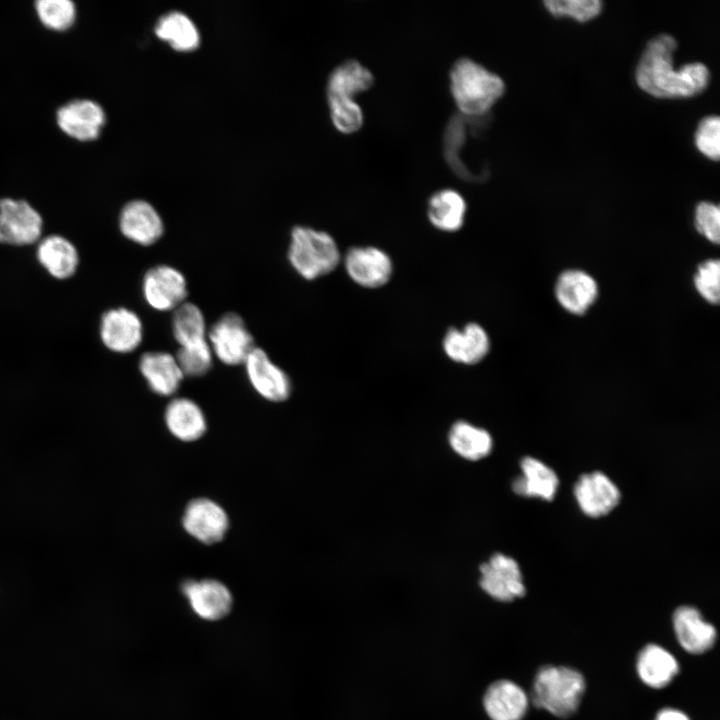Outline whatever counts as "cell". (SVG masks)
I'll list each match as a JSON object with an SVG mask.
<instances>
[{
  "label": "cell",
  "mask_w": 720,
  "mask_h": 720,
  "mask_svg": "<svg viewBox=\"0 0 720 720\" xmlns=\"http://www.w3.org/2000/svg\"><path fill=\"white\" fill-rule=\"evenodd\" d=\"M676 39L658 34L650 39L637 63L635 81L645 93L662 99L689 98L702 93L710 81V71L701 62L674 68Z\"/></svg>",
  "instance_id": "6da1fadb"
},
{
  "label": "cell",
  "mask_w": 720,
  "mask_h": 720,
  "mask_svg": "<svg viewBox=\"0 0 720 720\" xmlns=\"http://www.w3.org/2000/svg\"><path fill=\"white\" fill-rule=\"evenodd\" d=\"M449 87L458 113L469 117L490 114L506 88L499 75L468 57L457 59L451 66Z\"/></svg>",
  "instance_id": "7a4b0ae2"
},
{
  "label": "cell",
  "mask_w": 720,
  "mask_h": 720,
  "mask_svg": "<svg viewBox=\"0 0 720 720\" xmlns=\"http://www.w3.org/2000/svg\"><path fill=\"white\" fill-rule=\"evenodd\" d=\"M287 258L302 278L315 280L334 271L342 256L337 242L328 232L295 226L290 233Z\"/></svg>",
  "instance_id": "3957f363"
},
{
  "label": "cell",
  "mask_w": 720,
  "mask_h": 720,
  "mask_svg": "<svg viewBox=\"0 0 720 720\" xmlns=\"http://www.w3.org/2000/svg\"><path fill=\"white\" fill-rule=\"evenodd\" d=\"M583 675L570 667L547 665L536 674L532 701L549 713L567 718L577 710L583 693Z\"/></svg>",
  "instance_id": "277c9868"
},
{
  "label": "cell",
  "mask_w": 720,
  "mask_h": 720,
  "mask_svg": "<svg viewBox=\"0 0 720 720\" xmlns=\"http://www.w3.org/2000/svg\"><path fill=\"white\" fill-rule=\"evenodd\" d=\"M212 353L229 366L244 364L254 346V339L244 320L235 312L223 314L207 332Z\"/></svg>",
  "instance_id": "5b68a950"
},
{
  "label": "cell",
  "mask_w": 720,
  "mask_h": 720,
  "mask_svg": "<svg viewBox=\"0 0 720 720\" xmlns=\"http://www.w3.org/2000/svg\"><path fill=\"white\" fill-rule=\"evenodd\" d=\"M142 293L146 303L160 312L174 311L185 302L187 282L176 268L159 264L146 271L142 279Z\"/></svg>",
  "instance_id": "8992f818"
},
{
  "label": "cell",
  "mask_w": 720,
  "mask_h": 720,
  "mask_svg": "<svg viewBox=\"0 0 720 720\" xmlns=\"http://www.w3.org/2000/svg\"><path fill=\"white\" fill-rule=\"evenodd\" d=\"M43 220L26 200L0 199V243L29 245L40 238Z\"/></svg>",
  "instance_id": "52a82bcc"
},
{
  "label": "cell",
  "mask_w": 720,
  "mask_h": 720,
  "mask_svg": "<svg viewBox=\"0 0 720 720\" xmlns=\"http://www.w3.org/2000/svg\"><path fill=\"white\" fill-rule=\"evenodd\" d=\"M343 264L349 278L363 288L383 287L393 274L391 257L375 246L349 248L343 257Z\"/></svg>",
  "instance_id": "ba28073f"
},
{
  "label": "cell",
  "mask_w": 720,
  "mask_h": 720,
  "mask_svg": "<svg viewBox=\"0 0 720 720\" xmlns=\"http://www.w3.org/2000/svg\"><path fill=\"white\" fill-rule=\"evenodd\" d=\"M182 525L191 537L211 545L224 538L229 529V518L217 502L208 498H196L185 507Z\"/></svg>",
  "instance_id": "9c48e42d"
},
{
  "label": "cell",
  "mask_w": 720,
  "mask_h": 720,
  "mask_svg": "<svg viewBox=\"0 0 720 720\" xmlns=\"http://www.w3.org/2000/svg\"><path fill=\"white\" fill-rule=\"evenodd\" d=\"M480 573L481 588L495 600L510 602L526 593L520 567L512 557L496 553L480 566Z\"/></svg>",
  "instance_id": "30bf717a"
},
{
  "label": "cell",
  "mask_w": 720,
  "mask_h": 720,
  "mask_svg": "<svg viewBox=\"0 0 720 720\" xmlns=\"http://www.w3.org/2000/svg\"><path fill=\"white\" fill-rule=\"evenodd\" d=\"M244 365L250 385L262 398L271 402L289 398L292 384L288 374L263 349L254 347Z\"/></svg>",
  "instance_id": "8fae6325"
},
{
  "label": "cell",
  "mask_w": 720,
  "mask_h": 720,
  "mask_svg": "<svg viewBox=\"0 0 720 720\" xmlns=\"http://www.w3.org/2000/svg\"><path fill=\"white\" fill-rule=\"evenodd\" d=\"M56 122L67 136L77 141L88 142L100 135L106 123V114L96 101L74 99L58 108Z\"/></svg>",
  "instance_id": "7c38bea8"
},
{
  "label": "cell",
  "mask_w": 720,
  "mask_h": 720,
  "mask_svg": "<svg viewBox=\"0 0 720 720\" xmlns=\"http://www.w3.org/2000/svg\"><path fill=\"white\" fill-rule=\"evenodd\" d=\"M182 593L192 611L207 621L223 619L232 609L230 590L215 579L187 580L182 584Z\"/></svg>",
  "instance_id": "4fadbf2b"
},
{
  "label": "cell",
  "mask_w": 720,
  "mask_h": 720,
  "mask_svg": "<svg viewBox=\"0 0 720 720\" xmlns=\"http://www.w3.org/2000/svg\"><path fill=\"white\" fill-rule=\"evenodd\" d=\"M574 496L581 511L592 518L610 513L621 498L616 484L600 471L581 475L574 486Z\"/></svg>",
  "instance_id": "5bb4252c"
},
{
  "label": "cell",
  "mask_w": 720,
  "mask_h": 720,
  "mask_svg": "<svg viewBox=\"0 0 720 720\" xmlns=\"http://www.w3.org/2000/svg\"><path fill=\"white\" fill-rule=\"evenodd\" d=\"M100 337L103 344L113 352H132L142 342L141 319L127 308L110 309L101 318Z\"/></svg>",
  "instance_id": "9a60e30c"
},
{
  "label": "cell",
  "mask_w": 720,
  "mask_h": 720,
  "mask_svg": "<svg viewBox=\"0 0 720 720\" xmlns=\"http://www.w3.org/2000/svg\"><path fill=\"white\" fill-rule=\"evenodd\" d=\"M442 348L453 362L463 365H475L489 353L490 338L486 330L478 323L469 322L462 328L447 329Z\"/></svg>",
  "instance_id": "2e32d148"
},
{
  "label": "cell",
  "mask_w": 720,
  "mask_h": 720,
  "mask_svg": "<svg viewBox=\"0 0 720 720\" xmlns=\"http://www.w3.org/2000/svg\"><path fill=\"white\" fill-rule=\"evenodd\" d=\"M119 228L128 240L142 246L156 243L164 233L161 216L144 200H132L123 206L119 216Z\"/></svg>",
  "instance_id": "e0dca14e"
},
{
  "label": "cell",
  "mask_w": 720,
  "mask_h": 720,
  "mask_svg": "<svg viewBox=\"0 0 720 720\" xmlns=\"http://www.w3.org/2000/svg\"><path fill=\"white\" fill-rule=\"evenodd\" d=\"M673 628L679 644L691 654H702L716 640V629L705 621L698 609L680 606L673 614Z\"/></svg>",
  "instance_id": "ac0fdd59"
},
{
  "label": "cell",
  "mask_w": 720,
  "mask_h": 720,
  "mask_svg": "<svg viewBox=\"0 0 720 720\" xmlns=\"http://www.w3.org/2000/svg\"><path fill=\"white\" fill-rule=\"evenodd\" d=\"M483 706L491 720H522L528 709V697L519 685L502 679L487 688Z\"/></svg>",
  "instance_id": "d6986e66"
},
{
  "label": "cell",
  "mask_w": 720,
  "mask_h": 720,
  "mask_svg": "<svg viewBox=\"0 0 720 720\" xmlns=\"http://www.w3.org/2000/svg\"><path fill=\"white\" fill-rule=\"evenodd\" d=\"M139 370L150 390L160 396L173 395L184 378L175 356L163 351L142 354Z\"/></svg>",
  "instance_id": "ffe728a7"
},
{
  "label": "cell",
  "mask_w": 720,
  "mask_h": 720,
  "mask_svg": "<svg viewBox=\"0 0 720 720\" xmlns=\"http://www.w3.org/2000/svg\"><path fill=\"white\" fill-rule=\"evenodd\" d=\"M164 420L169 432L184 442L200 439L207 430V421L200 406L184 397L175 398L168 403Z\"/></svg>",
  "instance_id": "44dd1931"
},
{
  "label": "cell",
  "mask_w": 720,
  "mask_h": 720,
  "mask_svg": "<svg viewBox=\"0 0 720 720\" xmlns=\"http://www.w3.org/2000/svg\"><path fill=\"white\" fill-rule=\"evenodd\" d=\"M374 84L372 72L361 62L348 59L337 65L327 81V100H354V97L370 89Z\"/></svg>",
  "instance_id": "7402d4cb"
},
{
  "label": "cell",
  "mask_w": 720,
  "mask_h": 720,
  "mask_svg": "<svg viewBox=\"0 0 720 720\" xmlns=\"http://www.w3.org/2000/svg\"><path fill=\"white\" fill-rule=\"evenodd\" d=\"M522 475L514 479L513 491L524 497L551 501L555 497L559 479L555 471L540 460L527 456L521 461Z\"/></svg>",
  "instance_id": "603a6c76"
},
{
  "label": "cell",
  "mask_w": 720,
  "mask_h": 720,
  "mask_svg": "<svg viewBox=\"0 0 720 720\" xmlns=\"http://www.w3.org/2000/svg\"><path fill=\"white\" fill-rule=\"evenodd\" d=\"M555 294L565 310L582 314L594 303L598 287L595 280L586 272L568 270L559 276Z\"/></svg>",
  "instance_id": "cb8c5ba5"
},
{
  "label": "cell",
  "mask_w": 720,
  "mask_h": 720,
  "mask_svg": "<svg viewBox=\"0 0 720 720\" xmlns=\"http://www.w3.org/2000/svg\"><path fill=\"white\" fill-rule=\"evenodd\" d=\"M467 204L455 189L444 188L434 192L427 203V217L436 229L456 232L465 222Z\"/></svg>",
  "instance_id": "d4e9b609"
},
{
  "label": "cell",
  "mask_w": 720,
  "mask_h": 720,
  "mask_svg": "<svg viewBox=\"0 0 720 720\" xmlns=\"http://www.w3.org/2000/svg\"><path fill=\"white\" fill-rule=\"evenodd\" d=\"M636 668L642 682L656 689L667 686L679 671L676 658L656 644H648L640 651Z\"/></svg>",
  "instance_id": "484cf974"
},
{
  "label": "cell",
  "mask_w": 720,
  "mask_h": 720,
  "mask_svg": "<svg viewBox=\"0 0 720 720\" xmlns=\"http://www.w3.org/2000/svg\"><path fill=\"white\" fill-rule=\"evenodd\" d=\"M37 259L47 272L57 279L72 276L79 263L75 246L59 235H51L40 241Z\"/></svg>",
  "instance_id": "4316f807"
},
{
  "label": "cell",
  "mask_w": 720,
  "mask_h": 720,
  "mask_svg": "<svg viewBox=\"0 0 720 720\" xmlns=\"http://www.w3.org/2000/svg\"><path fill=\"white\" fill-rule=\"evenodd\" d=\"M154 32L159 39L179 52L193 51L200 44L197 27L187 15L179 11L162 15L156 22Z\"/></svg>",
  "instance_id": "83f0119b"
},
{
  "label": "cell",
  "mask_w": 720,
  "mask_h": 720,
  "mask_svg": "<svg viewBox=\"0 0 720 720\" xmlns=\"http://www.w3.org/2000/svg\"><path fill=\"white\" fill-rule=\"evenodd\" d=\"M452 449L461 457L477 461L492 450L493 441L488 431L466 421H457L448 435Z\"/></svg>",
  "instance_id": "f1b7e54d"
},
{
  "label": "cell",
  "mask_w": 720,
  "mask_h": 720,
  "mask_svg": "<svg viewBox=\"0 0 720 720\" xmlns=\"http://www.w3.org/2000/svg\"><path fill=\"white\" fill-rule=\"evenodd\" d=\"M171 328L179 347L207 341L204 315L200 308L193 303L184 302L173 311Z\"/></svg>",
  "instance_id": "f546056e"
},
{
  "label": "cell",
  "mask_w": 720,
  "mask_h": 720,
  "mask_svg": "<svg viewBox=\"0 0 720 720\" xmlns=\"http://www.w3.org/2000/svg\"><path fill=\"white\" fill-rule=\"evenodd\" d=\"M35 11L40 22L53 31L69 29L76 19V7L70 0H37Z\"/></svg>",
  "instance_id": "4dcf8cb0"
},
{
  "label": "cell",
  "mask_w": 720,
  "mask_h": 720,
  "mask_svg": "<svg viewBox=\"0 0 720 720\" xmlns=\"http://www.w3.org/2000/svg\"><path fill=\"white\" fill-rule=\"evenodd\" d=\"M175 359L184 376L200 377L212 367L213 353L208 341L179 347Z\"/></svg>",
  "instance_id": "1f68e13d"
},
{
  "label": "cell",
  "mask_w": 720,
  "mask_h": 720,
  "mask_svg": "<svg viewBox=\"0 0 720 720\" xmlns=\"http://www.w3.org/2000/svg\"><path fill=\"white\" fill-rule=\"evenodd\" d=\"M543 4L553 17H570L578 22L594 19L603 9L599 0H547Z\"/></svg>",
  "instance_id": "d6a6232c"
},
{
  "label": "cell",
  "mask_w": 720,
  "mask_h": 720,
  "mask_svg": "<svg viewBox=\"0 0 720 720\" xmlns=\"http://www.w3.org/2000/svg\"><path fill=\"white\" fill-rule=\"evenodd\" d=\"M328 106L332 123L341 133L351 134L362 127L363 111L355 100H330Z\"/></svg>",
  "instance_id": "836d02e7"
},
{
  "label": "cell",
  "mask_w": 720,
  "mask_h": 720,
  "mask_svg": "<svg viewBox=\"0 0 720 720\" xmlns=\"http://www.w3.org/2000/svg\"><path fill=\"white\" fill-rule=\"evenodd\" d=\"M695 146L700 153L710 160L718 161L720 157V119L709 115L700 120L695 135Z\"/></svg>",
  "instance_id": "e575fe53"
},
{
  "label": "cell",
  "mask_w": 720,
  "mask_h": 720,
  "mask_svg": "<svg viewBox=\"0 0 720 720\" xmlns=\"http://www.w3.org/2000/svg\"><path fill=\"white\" fill-rule=\"evenodd\" d=\"M720 263L716 259L707 260L697 270L694 283L698 293L709 303L717 304L720 296Z\"/></svg>",
  "instance_id": "d590c367"
},
{
  "label": "cell",
  "mask_w": 720,
  "mask_h": 720,
  "mask_svg": "<svg viewBox=\"0 0 720 720\" xmlns=\"http://www.w3.org/2000/svg\"><path fill=\"white\" fill-rule=\"evenodd\" d=\"M695 227L699 233L712 243L720 240V209L708 201H701L695 208Z\"/></svg>",
  "instance_id": "8d00e7d4"
},
{
  "label": "cell",
  "mask_w": 720,
  "mask_h": 720,
  "mask_svg": "<svg viewBox=\"0 0 720 720\" xmlns=\"http://www.w3.org/2000/svg\"><path fill=\"white\" fill-rule=\"evenodd\" d=\"M655 720H690L688 716L680 710L673 708H665L660 710Z\"/></svg>",
  "instance_id": "74e56055"
}]
</instances>
